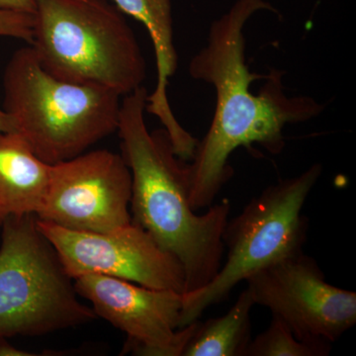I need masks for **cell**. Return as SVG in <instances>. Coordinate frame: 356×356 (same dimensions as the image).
Segmentation results:
<instances>
[{
	"label": "cell",
	"instance_id": "obj_1",
	"mask_svg": "<svg viewBox=\"0 0 356 356\" xmlns=\"http://www.w3.org/2000/svg\"><path fill=\"white\" fill-rule=\"evenodd\" d=\"M264 10L276 13L266 0H236L211 24L207 44L189 65L191 76L216 93L212 123L188 163L189 203L195 212L210 207L233 177L229 159L238 147L259 144L269 154H280L287 125L324 111L325 105L310 96H288L281 70L259 74L248 69L245 24Z\"/></svg>",
	"mask_w": 356,
	"mask_h": 356
},
{
	"label": "cell",
	"instance_id": "obj_2",
	"mask_svg": "<svg viewBox=\"0 0 356 356\" xmlns=\"http://www.w3.org/2000/svg\"><path fill=\"white\" fill-rule=\"evenodd\" d=\"M147 95L140 86L122 98L119 112L122 156L132 175L131 216L180 261L186 294L206 286L221 268L231 204L222 200L202 215L192 209L188 163L175 154L165 129L149 132L145 120Z\"/></svg>",
	"mask_w": 356,
	"mask_h": 356
},
{
	"label": "cell",
	"instance_id": "obj_3",
	"mask_svg": "<svg viewBox=\"0 0 356 356\" xmlns=\"http://www.w3.org/2000/svg\"><path fill=\"white\" fill-rule=\"evenodd\" d=\"M3 90V109L13 117L17 134L48 165L86 153L118 128L120 95L53 76L30 44L7 63Z\"/></svg>",
	"mask_w": 356,
	"mask_h": 356
},
{
	"label": "cell",
	"instance_id": "obj_4",
	"mask_svg": "<svg viewBox=\"0 0 356 356\" xmlns=\"http://www.w3.org/2000/svg\"><path fill=\"white\" fill-rule=\"evenodd\" d=\"M30 46L47 72L70 83L125 96L146 79L132 28L107 0H36Z\"/></svg>",
	"mask_w": 356,
	"mask_h": 356
},
{
	"label": "cell",
	"instance_id": "obj_5",
	"mask_svg": "<svg viewBox=\"0 0 356 356\" xmlns=\"http://www.w3.org/2000/svg\"><path fill=\"white\" fill-rule=\"evenodd\" d=\"M323 173L321 163L270 185L228 220L222 243L228 250L219 273L206 286L184 294L179 329L209 307L228 299L242 281L276 262L303 252L308 233L304 205Z\"/></svg>",
	"mask_w": 356,
	"mask_h": 356
},
{
	"label": "cell",
	"instance_id": "obj_6",
	"mask_svg": "<svg viewBox=\"0 0 356 356\" xmlns=\"http://www.w3.org/2000/svg\"><path fill=\"white\" fill-rule=\"evenodd\" d=\"M0 228V339L42 337L97 318L79 301L35 215L9 218Z\"/></svg>",
	"mask_w": 356,
	"mask_h": 356
},
{
	"label": "cell",
	"instance_id": "obj_7",
	"mask_svg": "<svg viewBox=\"0 0 356 356\" xmlns=\"http://www.w3.org/2000/svg\"><path fill=\"white\" fill-rule=\"evenodd\" d=\"M255 305L266 307L300 341H337L356 323V293L325 281L304 252L252 274L245 280Z\"/></svg>",
	"mask_w": 356,
	"mask_h": 356
},
{
	"label": "cell",
	"instance_id": "obj_8",
	"mask_svg": "<svg viewBox=\"0 0 356 356\" xmlns=\"http://www.w3.org/2000/svg\"><path fill=\"white\" fill-rule=\"evenodd\" d=\"M132 175L122 154L88 152L51 165L40 221L60 228L106 233L132 222Z\"/></svg>",
	"mask_w": 356,
	"mask_h": 356
},
{
	"label": "cell",
	"instance_id": "obj_9",
	"mask_svg": "<svg viewBox=\"0 0 356 356\" xmlns=\"http://www.w3.org/2000/svg\"><path fill=\"white\" fill-rule=\"evenodd\" d=\"M72 278L102 274L152 289L185 293L184 267L135 222L106 233L60 228L37 219Z\"/></svg>",
	"mask_w": 356,
	"mask_h": 356
},
{
	"label": "cell",
	"instance_id": "obj_10",
	"mask_svg": "<svg viewBox=\"0 0 356 356\" xmlns=\"http://www.w3.org/2000/svg\"><path fill=\"white\" fill-rule=\"evenodd\" d=\"M74 283L97 318L127 334L125 351L134 355L181 356L197 324L196 320L179 329L182 293L152 289L102 274H84Z\"/></svg>",
	"mask_w": 356,
	"mask_h": 356
},
{
	"label": "cell",
	"instance_id": "obj_11",
	"mask_svg": "<svg viewBox=\"0 0 356 356\" xmlns=\"http://www.w3.org/2000/svg\"><path fill=\"white\" fill-rule=\"evenodd\" d=\"M113 1L122 13L132 16L144 24L153 42L158 76L154 92L147 95L146 111L158 117L177 154L188 153L195 145V138L175 118L166 93L168 81L177 72L178 65L177 50L173 43L172 2L170 0Z\"/></svg>",
	"mask_w": 356,
	"mask_h": 356
},
{
	"label": "cell",
	"instance_id": "obj_12",
	"mask_svg": "<svg viewBox=\"0 0 356 356\" xmlns=\"http://www.w3.org/2000/svg\"><path fill=\"white\" fill-rule=\"evenodd\" d=\"M50 168L19 134L0 133V226L9 218L38 214Z\"/></svg>",
	"mask_w": 356,
	"mask_h": 356
},
{
	"label": "cell",
	"instance_id": "obj_13",
	"mask_svg": "<svg viewBox=\"0 0 356 356\" xmlns=\"http://www.w3.org/2000/svg\"><path fill=\"white\" fill-rule=\"evenodd\" d=\"M255 305L248 289L221 317L197 321L181 356H245L252 341L250 314Z\"/></svg>",
	"mask_w": 356,
	"mask_h": 356
},
{
	"label": "cell",
	"instance_id": "obj_14",
	"mask_svg": "<svg viewBox=\"0 0 356 356\" xmlns=\"http://www.w3.org/2000/svg\"><path fill=\"white\" fill-rule=\"evenodd\" d=\"M331 343L300 341L280 318L274 317L266 331L252 339L245 356H327Z\"/></svg>",
	"mask_w": 356,
	"mask_h": 356
},
{
	"label": "cell",
	"instance_id": "obj_15",
	"mask_svg": "<svg viewBox=\"0 0 356 356\" xmlns=\"http://www.w3.org/2000/svg\"><path fill=\"white\" fill-rule=\"evenodd\" d=\"M34 22L33 14L0 11V38L22 40L30 44Z\"/></svg>",
	"mask_w": 356,
	"mask_h": 356
},
{
	"label": "cell",
	"instance_id": "obj_16",
	"mask_svg": "<svg viewBox=\"0 0 356 356\" xmlns=\"http://www.w3.org/2000/svg\"><path fill=\"white\" fill-rule=\"evenodd\" d=\"M0 11L33 14L36 13V0H0Z\"/></svg>",
	"mask_w": 356,
	"mask_h": 356
},
{
	"label": "cell",
	"instance_id": "obj_17",
	"mask_svg": "<svg viewBox=\"0 0 356 356\" xmlns=\"http://www.w3.org/2000/svg\"><path fill=\"white\" fill-rule=\"evenodd\" d=\"M0 356H43L42 353H32L15 348L9 339H0Z\"/></svg>",
	"mask_w": 356,
	"mask_h": 356
}]
</instances>
